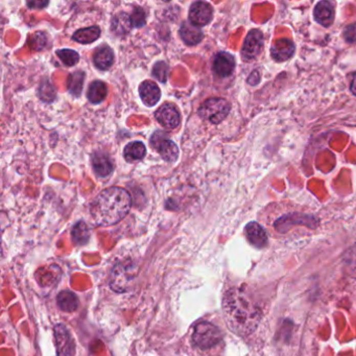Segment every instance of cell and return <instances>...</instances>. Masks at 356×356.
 <instances>
[{"mask_svg":"<svg viewBox=\"0 0 356 356\" xmlns=\"http://www.w3.org/2000/svg\"><path fill=\"white\" fill-rule=\"evenodd\" d=\"M145 146L142 142L136 141V142H131L124 147L123 156L126 161L129 162H134V161H139L144 158L145 156Z\"/></svg>","mask_w":356,"mask_h":356,"instance_id":"ffe728a7","label":"cell"},{"mask_svg":"<svg viewBox=\"0 0 356 356\" xmlns=\"http://www.w3.org/2000/svg\"><path fill=\"white\" fill-rule=\"evenodd\" d=\"M231 105L224 98H210L203 103L198 109V115L211 123L221 122L230 113Z\"/></svg>","mask_w":356,"mask_h":356,"instance_id":"277c9868","label":"cell"},{"mask_svg":"<svg viewBox=\"0 0 356 356\" xmlns=\"http://www.w3.org/2000/svg\"><path fill=\"white\" fill-rule=\"evenodd\" d=\"M263 48V35L259 30H252L246 37L241 56L244 61H252L256 59Z\"/></svg>","mask_w":356,"mask_h":356,"instance_id":"8992f818","label":"cell"},{"mask_svg":"<svg viewBox=\"0 0 356 356\" xmlns=\"http://www.w3.org/2000/svg\"><path fill=\"white\" fill-rule=\"evenodd\" d=\"M295 49L296 47L292 40L286 38L279 39L271 48V56L277 62H284L294 56Z\"/></svg>","mask_w":356,"mask_h":356,"instance_id":"8fae6325","label":"cell"},{"mask_svg":"<svg viewBox=\"0 0 356 356\" xmlns=\"http://www.w3.org/2000/svg\"><path fill=\"white\" fill-rule=\"evenodd\" d=\"M85 80V73L82 71H75L71 73L68 78L67 87L68 90L73 95H80L83 89V84Z\"/></svg>","mask_w":356,"mask_h":356,"instance_id":"d4e9b609","label":"cell"},{"mask_svg":"<svg viewBox=\"0 0 356 356\" xmlns=\"http://www.w3.org/2000/svg\"><path fill=\"white\" fill-rule=\"evenodd\" d=\"M108 94V88L104 82L95 81L93 82L88 90V99L93 104H99L103 101Z\"/></svg>","mask_w":356,"mask_h":356,"instance_id":"44dd1931","label":"cell"},{"mask_svg":"<svg viewBox=\"0 0 356 356\" xmlns=\"http://www.w3.org/2000/svg\"><path fill=\"white\" fill-rule=\"evenodd\" d=\"M55 342L58 356H74V342L68 329L63 324H58L55 327Z\"/></svg>","mask_w":356,"mask_h":356,"instance_id":"52a82bcc","label":"cell"},{"mask_svg":"<svg viewBox=\"0 0 356 356\" xmlns=\"http://www.w3.org/2000/svg\"><path fill=\"white\" fill-rule=\"evenodd\" d=\"M99 36H100V29L95 25V27L82 29V30H79L78 32H75L72 39L75 40L76 42H80L83 44H89L97 40Z\"/></svg>","mask_w":356,"mask_h":356,"instance_id":"7402d4cb","label":"cell"},{"mask_svg":"<svg viewBox=\"0 0 356 356\" xmlns=\"http://www.w3.org/2000/svg\"><path fill=\"white\" fill-rule=\"evenodd\" d=\"M350 90L353 93V95L356 96V73L353 75V79H352L351 85H350Z\"/></svg>","mask_w":356,"mask_h":356,"instance_id":"1f68e13d","label":"cell"},{"mask_svg":"<svg viewBox=\"0 0 356 356\" xmlns=\"http://www.w3.org/2000/svg\"><path fill=\"white\" fill-rule=\"evenodd\" d=\"M40 96L45 101H53L56 97V90L52 83L44 82L40 87Z\"/></svg>","mask_w":356,"mask_h":356,"instance_id":"83f0119b","label":"cell"},{"mask_svg":"<svg viewBox=\"0 0 356 356\" xmlns=\"http://www.w3.org/2000/svg\"><path fill=\"white\" fill-rule=\"evenodd\" d=\"M93 62L95 66L101 70L109 69L114 62V54L112 49L107 46L98 48L93 56Z\"/></svg>","mask_w":356,"mask_h":356,"instance_id":"2e32d148","label":"cell"},{"mask_svg":"<svg viewBox=\"0 0 356 356\" xmlns=\"http://www.w3.org/2000/svg\"><path fill=\"white\" fill-rule=\"evenodd\" d=\"M92 166L99 176H107L113 171V163L104 152H95L92 156Z\"/></svg>","mask_w":356,"mask_h":356,"instance_id":"9a60e30c","label":"cell"},{"mask_svg":"<svg viewBox=\"0 0 356 356\" xmlns=\"http://www.w3.org/2000/svg\"><path fill=\"white\" fill-rule=\"evenodd\" d=\"M58 305L59 307L66 313H73L78 309L79 299L70 291H63L58 295Z\"/></svg>","mask_w":356,"mask_h":356,"instance_id":"d6986e66","label":"cell"},{"mask_svg":"<svg viewBox=\"0 0 356 356\" xmlns=\"http://www.w3.org/2000/svg\"><path fill=\"white\" fill-rule=\"evenodd\" d=\"M335 8L328 2L319 3L314 10L315 20L324 28L331 27L335 21Z\"/></svg>","mask_w":356,"mask_h":356,"instance_id":"7c38bea8","label":"cell"},{"mask_svg":"<svg viewBox=\"0 0 356 356\" xmlns=\"http://www.w3.org/2000/svg\"><path fill=\"white\" fill-rule=\"evenodd\" d=\"M192 343L201 350L217 347L222 341V333L215 325L209 322H198L192 330Z\"/></svg>","mask_w":356,"mask_h":356,"instance_id":"3957f363","label":"cell"},{"mask_svg":"<svg viewBox=\"0 0 356 356\" xmlns=\"http://www.w3.org/2000/svg\"><path fill=\"white\" fill-rule=\"evenodd\" d=\"M180 36L187 45H196L203 40V33L199 28L192 23H184L180 29Z\"/></svg>","mask_w":356,"mask_h":356,"instance_id":"e0dca14e","label":"cell"},{"mask_svg":"<svg viewBox=\"0 0 356 356\" xmlns=\"http://www.w3.org/2000/svg\"><path fill=\"white\" fill-rule=\"evenodd\" d=\"M72 240L75 244H86L90 239V231L88 226L84 221H79L72 229Z\"/></svg>","mask_w":356,"mask_h":356,"instance_id":"603a6c76","label":"cell"},{"mask_svg":"<svg viewBox=\"0 0 356 356\" xmlns=\"http://www.w3.org/2000/svg\"><path fill=\"white\" fill-rule=\"evenodd\" d=\"M152 75H154L159 82L165 83L167 81V76H168L167 65L164 62L156 63L154 66V69H152Z\"/></svg>","mask_w":356,"mask_h":356,"instance_id":"4316f807","label":"cell"},{"mask_svg":"<svg viewBox=\"0 0 356 356\" xmlns=\"http://www.w3.org/2000/svg\"><path fill=\"white\" fill-rule=\"evenodd\" d=\"M131 21L134 28H141L145 24V12L141 8H135L132 15Z\"/></svg>","mask_w":356,"mask_h":356,"instance_id":"f1b7e54d","label":"cell"},{"mask_svg":"<svg viewBox=\"0 0 356 356\" xmlns=\"http://www.w3.org/2000/svg\"><path fill=\"white\" fill-rule=\"evenodd\" d=\"M246 235L251 244L256 248H263L268 243V234L264 229L255 221H252L246 227Z\"/></svg>","mask_w":356,"mask_h":356,"instance_id":"4fadbf2b","label":"cell"},{"mask_svg":"<svg viewBox=\"0 0 356 356\" xmlns=\"http://www.w3.org/2000/svg\"><path fill=\"white\" fill-rule=\"evenodd\" d=\"M134 280V269L130 263H118L112 270L110 276V285L118 293H123Z\"/></svg>","mask_w":356,"mask_h":356,"instance_id":"5b68a950","label":"cell"},{"mask_svg":"<svg viewBox=\"0 0 356 356\" xmlns=\"http://www.w3.org/2000/svg\"><path fill=\"white\" fill-rule=\"evenodd\" d=\"M235 69V60L232 55L226 52L218 53L213 62V71L219 78H228Z\"/></svg>","mask_w":356,"mask_h":356,"instance_id":"30bf717a","label":"cell"},{"mask_svg":"<svg viewBox=\"0 0 356 356\" xmlns=\"http://www.w3.org/2000/svg\"><path fill=\"white\" fill-rule=\"evenodd\" d=\"M48 5L47 2L45 3H42V2H30L28 3V6L30 8H34V9H42L44 7H46Z\"/></svg>","mask_w":356,"mask_h":356,"instance_id":"4dcf8cb0","label":"cell"},{"mask_svg":"<svg viewBox=\"0 0 356 356\" xmlns=\"http://www.w3.org/2000/svg\"><path fill=\"white\" fill-rule=\"evenodd\" d=\"M58 57L67 66H73L80 60L79 54L72 49H61L57 52Z\"/></svg>","mask_w":356,"mask_h":356,"instance_id":"484cf974","label":"cell"},{"mask_svg":"<svg viewBox=\"0 0 356 356\" xmlns=\"http://www.w3.org/2000/svg\"><path fill=\"white\" fill-rule=\"evenodd\" d=\"M156 118L160 124H162L164 128L169 130L175 129L181 121L179 111H177V109L171 104L163 105L156 112Z\"/></svg>","mask_w":356,"mask_h":356,"instance_id":"9c48e42d","label":"cell"},{"mask_svg":"<svg viewBox=\"0 0 356 356\" xmlns=\"http://www.w3.org/2000/svg\"><path fill=\"white\" fill-rule=\"evenodd\" d=\"M132 205L130 193L121 187H110L101 191L92 202L91 215L99 226H112L129 213Z\"/></svg>","mask_w":356,"mask_h":356,"instance_id":"7a4b0ae2","label":"cell"},{"mask_svg":"<svg viewBox=\"0 0 356 356\" xmlns=\"http://www.w3.org/2000/svg\"><path fill=\"white\" fill-rule=\"evenodd\" d=\"M213 17L212 7L204 2L194 3L189 11L190 23L197 28H202L207 25Z\"/></svg>","mask_w":356,"mask_h":356,"instance_id":"ba28073f","label":"cell"},{"mask_svg":"<svg viewBox=\"0 0 356 356\" xmlns=\"http://www.w3.org/2000/svg\"><path fill=\"white\" fill-rule=\"evenodd\" d=\"M139 93L144 105H146L147 107L155 106L161 96L159 87L151 81L143 82L139 87Z\"/></svg>","mask_w":356,"mask_h":356,"instance_id":"5bb4252c","label":"cell"},{"mask_svg":"<svg viewBox=\"0 0 356 356\" xmlns=\"http://www.w3.org/2000/svg\"><path fill=\"white\" fill-rule=\"evenodd\" d=\"M157 149L159 150L161 157L167 162L175 161L177 159V156H179L177 146L169 139H165L163 142H161Z\"/></svg>","mask_w":356,"mask_h":356,"instance_id":"cb8c5ba5","label":"cell"},{"mask_svg":"<svg viewBox=\"0 0 356 356\" xmlns=\"http://www.w3.org/2000/svg\"><path fill=\"white\" fill-rule=\"evenodd\" d=\"M222 310L229 328L241 337L255 331L262 318L260 309L239 288H231L226 293Z\"/></svg>","mask_w":356,"mask_h":356,"instance_id":"6da1fadb","label":"cell"},{"mask_svg":"<svg viewBox=\"0 0 356 356\" xmlns=\"http://www.w3.org/2000/svg\"><path fill=\"white\" fill-rule=\"evenodd\" d=\"M132 27L133 25H132L131 17L125 13H119L118 15L114 16L111 22L112 32L118 36L126 35L131 31Z\"/></svg>","mask_w":356,"mask_h":356,"instance_id":"ac0fdd59","label":"cell"},{"mask_svg":"<svg viewBox=\"0 0 356 356\" xmlns=\"http://www.w3.org/2000/svg\"><path fill=\"white\" fill-rule=\"evenodd\" d=\"M165 139H167L166 137V134L162 131H159V132H156L154 135H152L151 139H150V142L152 144V146H154L155 148H157L161 142H163Z\"/></svg>","mask_w":356,"mask_h":356,"instance_id":"f546056e","label":"cell"}]
</instances>
